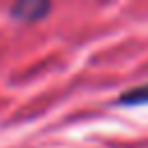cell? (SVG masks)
<instances>
[{
    "label": "cell",
    "mask_w": 148,
    "mask_h": 148,
    "mask_svg": "<svg viewBox=\"0 0 148 148\" xmlns=\"http://www.w3.org/2000/svg\"><path fill=\"white\" fill-rule=\"evenodd\" d=\"M49 9H51L49 5L30 0V2H18V5H14V7H12V14H14L18 21H39L44 14H49Z\"/></svg>",
    "instance_id": "1"
},
{
    "label": "cell",
    "mask_w": 148,
    "mask_h": 148,
    "mask_svg": "<svg viewBox=\"0 0 148 148\" xmlns=\"http://www.w3.org/2000/svg\"><path fill=\"white\" fill-rule=\"evenodd\" d=\"M148 102V86L134 88L127 95H123V104H146Z\"/></svg>",
    "instance_id": "2"
}]
</instances>
